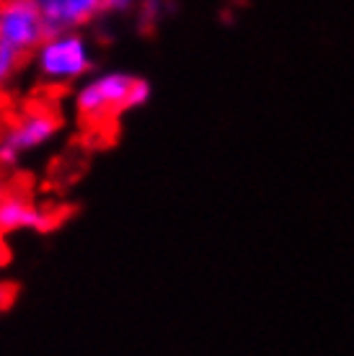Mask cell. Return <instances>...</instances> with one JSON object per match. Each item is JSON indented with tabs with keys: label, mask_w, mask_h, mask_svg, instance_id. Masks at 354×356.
<instances>
[{
	"label": "cell",
	"mask_w": 354,
	"mask_h": 356,
	"mask_svg": "<svg viewBox=\"0 0 354 356\" xmlns=\"http://www.w3.org/2000/svg\"><path fill=\"white\" fill-rule=\"evenodd\" d=\"M49 34L47 21L34 0L0 3V72L10 81L29 54Z\"/></svg>",
	"instance_id": "obj_1"
},
{
	"label": "cell",
	"mask_w": 354,
	"mask_h": 356,
	"mask_svg": "<svg viewBox=\"0 0 354 356\" xmlns=\"http://www.w3.org/2000/svg\"><path fill=\"white\" fill-rule=\"evenodd\" d=\"M36 78L45 86H72L93 70L88 39L80 31H54L31 54Z\"/></svg>",
	"instance_id": "obj_2"
},
{
	"label": "cell",
	"mask_w": 354,
	"mask_h": 356,
	"mask_svg": "<svg viewBox=\"0 0 354 356\" xmlns=\"http://www.w3.org/2000/svg\"><path fill=\"white\" fill-rule=\"evenodd\" d=\"M134 75L124 70H104L98 75H86L72 90V106L91 124L111 122L116 114L127 111V96Z\"/></svg>",
	"instance_id": "obj_3"
},
{
	"label": "cell",
	"mask_w": 354,
	"mask_h": 356,
	"mask_svg": "<svg viewBox=\"0 0 354 356\" xmlns=\"http://www.w3.org/2000/svg\"><path fill=\"white\" fill-rule=\"evenodd\" d=\"M60 132L57 116L49 111H26L0 134V165L10 168L21 161V155L34 152L49 145Z\"/></svg>",
	"instance_id": "obj_4"
},
{
	"label": "cell",
	"mask_w": 354,
	"mask_h": 356,
	"mask_svg": "<svg viewBox=\"0 0 354 356\" xmlns=\"http://www.w3.org/2000/svg\"><path fill=\"white\" fill-rule=\"evenodd\" d=\"M47 21L49 34L78 31L104 13V0H34Z\"/></svg>",
	"instance_id": "obj_5"
},
{
	"label": "cell",
	"mask_w": 354,
	"mask_h": 356,
	"mask_svg": "<svg viewBox=\"0 0 354 356\" xmlns=\"http://www.w3.org/2000/svg\"><path fill=\"white\" fill-rule=\"evenodd\" d=\"M54 225V217L49 209L29 202L24 196L3 194L0 196V232L16 230H36L45 232Z\"/></svg>",
	"instance_id": "obj_6"
},
{
	"label": "cell",
	"mask_w": 354,
	"mask_h": 356,
	"mask_svg": "<svg viewBox=\"0 0 354 356\" xmlns=\"http://www.w3.org/2000/svg\"><path fill=\"white\" fill-rule=\"evenodd\" d=\"M153 96V88L151 83L145 81V78H134L132 81V88H130V96H127V111L130 108H142Z\"/></svg>",
	"instance_id": "obj_7"
},
{
	"label": "cell",
	"mask_w": 354,
	"mask_h": 356,
	"mask_svg": "<svg viewBox=\"0 0 354 356\" xmlns=\"http://www.w3.org/2000/svg\"><path fill=\"white\" fill-rule=\"evenodd\" d=\"M142 0H104V13H114V16H124L130 10L140 8Z\"/></svg>",
	"instance_id": "obj_8"
},
{
	"label": "cell",
	"mask_w": 354,
	"mask_h": 356,
	"mask_svg": "<svg viewBox=\"0 0 354 356\" xmlns=\"http://www.w3.org/2000/svg\"><path fill=\"white\" fill-rule=\"evenodd\" d=\"M10 302V289L6 284H0V307H6Z\"/></svg>",
	"instance_id": "obj_9"
},
{
	"label": "cell",
	"mask_w": 354,
	"mask_h": 356,
	"mask_svg": "<svg viewBox=\"0 0 354 356\" xmlns=\"http://www.w3.org/2000/svg\"><path fill=\"white\" fill-rule=\"evenodd\" d=\"M6 83H8V81H6V78H3V72H0V90H3V86H6Z\"/></svg>",
	"instance_id": "obj_10"
},
{
	"label": "cell",
	"mask_w": 354,
	"mask_h": 356,
	"mask_svg": "<svg viewBox=\"0 0 354 356\" xmlns=\"http://www.w3.org/2000/svg\"><path fill=\"white\" fill-rule=\"evenodd\" d=\"M0 196H3V184H0Z\"/></svg>",
	"instance_id": "obj_11"
},
{
	"label": "cell",
	"mask_w": 354,
	"mask_h": 356,
	"mask_svg": "<svg viewBox=\"0 0 354 356\" xmlns=\"http://www.w3.org/2000/svg\"><path fill=\"white\" fill-rule=\"evenodd\" d=\"M0 3H3V0H0Z\"/></svg>",
	"instance_id": "obj_12"
}]
</instances>
